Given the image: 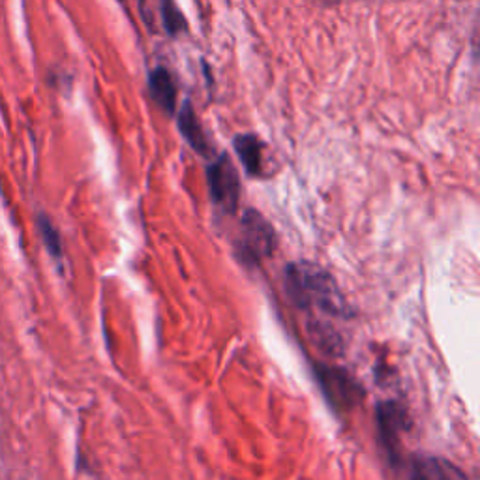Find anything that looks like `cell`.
I'll list each match as a JSON object with an SVG mask.
<instances>
[{
    "label": "cell",
    "mask_w": 480,
    "mask_h": 480,
    "mask_svg": "<svg viewBox=\"0 0 480 480\" xmlns=\"http://www.w3.org/2000/svg\"><path fill=\"white\" fill-rule=\"evenodd\" d=\"M286 287L293 303L313 318L343 319L347 308L334 278L318 264L293 263L286 269Z\"/></svg>",
    "instance_id": "6da1fadb"
},
{
    "label": "cell",
    "mask_w": 480,
    "mask_h": 480,
    "mask_svg": "<svg viewBox=\"0 0 480 480\" xmlns=\"http://www.w3.org/2000/svg\"><path fill=\"white\" fill-rule=\"evenodd\" d=\"M207 180L212 201L224 212H237L240 200V180L237 168L227 154H220L216 160H212L207 168Z\"/></svg>",
    "instance_id": "7a4b0ae2"
},
{
    "label": "cell",
    "mask_w": 480,
    "mask_h": 480,
    "mask_svg": "<svg viewBox=\"0 0 480 480\" xmlns=\"http://www.w3.org/2000/svg\"><path fill=\"white\" fill-rule=\"evenodd\" d=\"M274 229L257 210H246L240 222L239 250L244 261L257 263L274 250Z\"/></svg>",
    "instance_id": "3957f363"
},
{
    "label": "cell",
    "mask_w": 480,
    "mask_h": 480,
    "mask_svg": "<svg viewBox=\"0 0 480 480\" xmlns=\"http://www.w3.org/2000/svg\"><path fill=\"white\" fill-rule=\"evenodd\" d=\"M409 480H469L452 461L439 456H417L411 461Z\"/></svg>",
    "instance_id": "277c9868"
},
{
    "label": "cell",
    "mask_w": 480,
    "mask_h": 480,
    "mask_svg": "<svg viewBox=\"0 0 480 480\" xmlns=\"http://www.w3.org/2000/svg\"><path fill=\"white\" fill-rule=\"evenodd\" d=\"M178 130H180L182 138L188 141V145L193 148L197 154H201L205 158H209L212 154V146L205 136L200 121H197L190 102H185V106H182V109L178 113Z\"/></svg>",
    "instance_id": "5b68a950"
},
{
    "label": "cell",
    "mask_w": 480,
    "mask_h": 480,
    "mask_svg": "<svg viewBox=\"0 0 480 480\" xmlns=\"http://www.w3.org/2000/svg\"><path fill=\"white\" fill-rule=\"evenodd\" d=\"M148 92H151L153 100L165 111V113H175L177 107V87L171 74L158 66L151 74H148Z\"/></svg>",
    "instance_id": "8992f818"
},
{
    "label": "cell",
    "mask_w": 480,
    "mask_h": 480,
    "mask_svg": "<svg viewBox=\"0 0 480 480\" xmlns=\"http://www.w3.org/2000/svg\"><path fill=\"white\" fill-rule=\"evenodd\" d=\"M233 145L246 173L252 177H259L263 173V146L257 136L240 134L235 138Z\"/></svg>",
    "instance_id": "52a82bcc"
},
{
    "label": "cell",
    "mask_w": 480,
    "mask_h": 480,
    "mask_svg": "<svg viewBox=\"0 0 480 480\" xmlns=\"http://www.w3.org/2000/svg\"><path fill=\"white\" fill-rule=\"evenodd\" d=\"M161 20H163L165 32L173 38L178 36L180 32L186 30L185 15H182V12L178 10V6L173 3V0H161Z\"/></svg>",
    "instance_id": "ba28073f"
},
{
    "label": "cell",
    "mask_w": 480,
    "mask_h": 480,
    "mask_svg": "<svg viewBox=\"0 0 480 480\" xmlns=\"http://www.w3.org/2000/svg\"><path fill=\"white\" fill-rule=\"evenodd\" d=\"M38 229H40V235L43 239V244L49 250V254H51L53 257H60L62 256V246H60L59 231L55 229L51 220H49L47 216H43V214L38 218Z\"/></svg>",
    "instance_id": "9c48e42d"
}]
</instances>
